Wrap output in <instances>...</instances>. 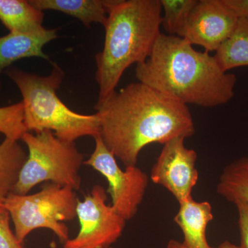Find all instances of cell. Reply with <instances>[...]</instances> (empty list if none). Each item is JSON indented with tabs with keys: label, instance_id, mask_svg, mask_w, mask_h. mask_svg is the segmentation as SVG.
Masks as SVG:
<instances>
[{
	"label": "cell",
	"instance_id": "cell-23",
	"mask_svg": "<svg viewBox=\"0 0 248 248\" xmlns=\"http://www.w3.org/2000/svg\"><path fill=\"white\" fill-rule=\"evenodd\" d=\"M166 248H186L182 242L176 240H170ZM216 248H240L239 246H236L229 241H225L221 243L218 247Z\"/></svg>",
	"mask_w": 248,
	"mask_h": 248
},
{
	"label": "cell",
	"instance_id": "cell-18",
	"mask_svg": "<svg viewBox=\"0 0 248 248\" xmlns=\"http://www.w3.org/2000/svg\"><path fill=\"white\" fill-rule=\"evenodd\" d=\"M198 0H160L161 25L170 35L182 37L187 21Z\"/></svg>",
	"mask_w": 248,
	"mask_h": 248
},
{
	"label": "cell",
	"instance_id": "cell-8",
	"mask_svg": "<svg viewBox=\"0 0 248 248\" xmlns=\"http://www.w3.org/2000/svg\"><path fill=\"white\" fill-rule=\"evenodd\" d=\"M107 192L96 185L84 200L78 202L79 231L63 248H108L123 234L126 221L107 203Z\"/></svg>",
	"mask_w": 248,
	"mask_h": 248
},
{
	"label": "cell",
	"instance_id": "cell-2",
	"mask_svg": "<svg viewBox=\"0 0 248 248\" xmlns=\"http://www.w3.org/2000/svg\"><path fill=\"white\" fill-rule=\"evenodd\" d=\"M139 82L183 104L213 108L230 102L237 78L221 69L214 55L195 50L177 36L160 34L149 58L137 65Z\"/></svg>",
	"mask_w": 248,
	"mask_h": 248
},
{
	"label": "cell",
	"instance_id": "cell-3",
	"mask_svg": "<svg viewBox=\"0 0 248 248\" xmlns=\"http://www.w3.org/2000/svg\"><path fill=\"white\" fill-rule=\"evenodd\" d=\"M102 51L95 56L99 95L95 107L116 91L124 72L149 58L161 26L160 0H107Z\"/></svg>",
	"mask_w": 248,
	"mask_h": 248
},
{
	"label": "cell",
	"instance_id": "cell-9",
	"mask_svg": "<svg viewBox=\"0 0 248 248\" xmlns=\"http://www.w3.org/2000/svg\"><path fill=\"white\" fill-rule=\"evenodd\" d=\"M184 140L174 138L165 143L151 173L152 182L169 191L179 204L192 197L199 180L197 153L187 148Z\"/></svg>",
	"mask_w": 248,
	"mask_h": 248
},
{
	"label": "cell",
	"instance_id": "cell-10",
	"mask_svg": "<svg viewBox=\"0 0 248 248\" xmlns=\"http://www.w3.org/2000/svg\"><path fill=\"white\" fill-rule=\"evenodd\" d=\"M238 18L223 0H198L182 38L208 53L216 52L232 33Z\"/></svg>",
	"mask_w": 248,
	"mask_h": 248
},
{
	"label": "cell",
	"instance_id": "cell-16",
	"mask_svg": "<svg viewBox=\"0 0 248 248\" xmlns=\"http://www.w3.org/2000/svg\"><path fill=\"white\" fill-rule=\"evenodd\" d=\"M27 158L18 141L5 138L0 143V208L13 192Z\"/></svg>",
	"mask_w": 248,
	"mask_h": 248
},
{
	"label": "cell",
	"instance_id": "cell-20",
	"mask_svg": "<svg viewBox=\"0 0 248 248\" xmlns=\"http://www.w3.org/2000/svg\"><path fill=\"white\" fill-rule=\"evenodd\" d=\"M9 213L3 207L0 208V248H25L18 241L10 227Z\"/></svg>",
	"mask_w": 248,
	"mask_h": 248
},
{
	"label": "cell",
	"instance_id": "cell-5",
	"mask_svg": "<svg viewBox=\"0 0 248 248\" xmlns=\"http://www.w3.org/2000/svg\"><path fill=\"white\" fill-rule=\"evenodd\" d=\"M21 140L27 147V158L12 192L28 195L36 186L46 182L79 190L80 170L85 161L75 143L60 140L50 130L27 132Z\"/></svg>",
	"mask_w": 248,
	"mask_h": 248
},
{
	"label": "cell",
	"instance_id": "cell-21",
	"mask_svg": "<svg viewBox=\"0 0 248 248\" xmlns=\"http://www.w3.org/2000/svg\"><path fill=\"white\" fill-rule=\"evenodd\" d=\"M238 211V225H239L241 244L240 248H248V203L238 202L235 203Z\"/></svg>",
	"mask_w": 248,
	"mask_h": 248
},
{
	"label": "cell",
	"instance_id": "cell-4",
	"mask_svg": "<svg viewBox=\"0 0 248 248\" xmlns=\"http://www.w3.org/2000/svg\"><path fill=\"white\" fill-rule=\"evenodd\" d=\"M6 74L22 94L24 125L27 132H53L63 141L75 143L83 137L100 135V120L97 112L82 115L67 107L57 94L64 73L58 63L47 76H40L17 68H9Z\"/></svg>",
	"mask_w": 248,
	"mask_h": 248
},
{
	"label": "cell",
	"instance_id": "cell-12",
	"mask_svg": "<svg viewBox=\"0 0 248 248\" xmlns=\"http://www.w3.org/2000/svg\"><path fill=\"white\" fill-rule=\"evenodd\" d=\"M213 219V209L208 202H196L192 197L179 203L174 221L182 230L186 248H216L209 245L206 228Z\"/></svg>",
	"mask_w": 248,
	"mask_h": 248
},
{
	"label": "cell",
	"instance_id": "cell-7",
	"mask_svg": "<svg viewBox=\"0 0 248 248\" xmlns=\"http://www.w3.org/2000/svg\"><path fill=\"white\" fill-rule=\"evenodd\" d=\"M95 147L84 164L102 174L108 183L107 192L111 206L124 219H133L138 213L148 187V175L137 166L121 169L113 153L108 148L100 135L94 138Z\"/></svg>",
	"mask_w": 248,
	"mask_h": 248
},
{
	"label": "cell",
	"instance_id": "cell-1",
	"mask_svg": "<svg viewBox=\"0 0 248 248\" xmlns=\"http://www.w3.org/2000/svg\"><path fill=\"white\" fill-rule=\"evenodd\" d=\"M94 109L103 141L125 167L137 166L140 153L151 143L164 145L195 133L187 105L141 82L115 91Z\"/></svg>",
	"mask_w": 248,
	"mask_h": 248
},
{
	"label": "cell",
	"instance_id": "cell-13",
	"mask_svg": "<svg viewBox=\"0 0 248 248\" xmlns=\"http://www.w3.org/2000/svg\"><path fill=\"white\" fill-rule=\"evenodd\" d=\"M45 14L27 0H0V21L10 32L30 34L43 30Z\"/></svg>",
	"mask_w": 248,
	"mask_h": 248
},
{
	"label": "cell",
	"instance_id": "cell-19",
	"mask_svg": "<svg viewBox=\"0 0 248 248\" xmlns=\"http://www.w3.org/2000/svg\"><path fill=\"white\" fill-rule=\"evenodd\" d=\"M27 132L22 102L0 107V133L5 138L19 141Z\"/></svg>",
	"mask_w": 248,
	"mask_h": 248
},
{
	"label": "cell",
	"instance_id": "cell-17",
	"mask_svg": "<svg viewBox=\"0 0 248 248\" xmlns=\"http://www.w3.org/2000/svg\"><path fill=\"white\" fill-rule=\"evenodd\" d=\"M218 195L232 203H248V156L227 165L217 186Z\"/></svg>",
	"mask_w": 248,
	"mask_h": 248
},
{
	"label": "cell",
	"instance_id": "cell-22",
	"mask_svg": "<svg viewBox=\"0 0 248 248\" xmlns=\"http://www.w3.org/2000/svg\"><path fill=\"white\" fill-rule=\"evenodd\" d=\"M238 17L248 19V0H223Z\"/></svg>",
	"mask_w": 248,
	"mask_h": 248
},
{
	"label": "cell",
	"instance_id": "cell-6",
	"mask_svg": "<svg viewBox=\"0 0 248 248\" xmlns=\"http://www.w3.org/2000/svg\"><path fill=\"white\" fill-rule=\"evenodd\" d=\"M78 202L76 190L50 183L32 195L11 192L2 207L9 213L15 234L21 244L31 232L40 228L50 230L64 244L69 239L64 222L76 218Z\"/></svg>",
	"mask_w": 248,
	"mask_h": 248
},
{
	"label": "cell",
	"instance_id": "cell-15",
	"mask_svg": "<svg viewBox=\"0 0 248 248\" xmlns=\"http://www.w3.org/2000/svg\"><path fill=\"white\" fill-rule=\"evenodd\" d=\"M223 71L248 66V19L238 18L231 36L214 55Z\"/></svg>",
	"mask_w": 248,
	"mask_h": 248
},
{
	"label": "cell",
	"instance_id": "cell-14",
	"mask_svg": "<svg viewBox=\"0 0 248 248\" xmlns=\"http://www.w3.org/2000/svg\"><path fill=\"white\" fill-rule=\"evenodd\" d=\"M41 11H56L79 19L86 27L93 23L105 24L107 0H29Z\"/></svg>",
	"mask_w": 248,
	"mask_h": 248
},
{
	"label": "cell",
	"instance_id": "cell-24",
	"mask_svg": "<svg viewBox=\"0 0 248 248\" xmlns=\"http://www.w3.org/2000/svg\"></svg>",
	"mask_w": 248,
	"mask_h": 248
},
{
	"label": "cell",
	"instance_id": "cell-11",
	"mask_svg": "<svg viewBox=\"0 0 248 248\" xmlns=\"http://www.w3.org/2000/svg\"><path fill=\"white\" fill-rule=\"evenodd\" d=\"M57 37V29L46 28L34 33L9 32L8 35L0 37V91L1 74L15 62L31 58H40L50 61L48 55L44 53L43 48Z\"/></svg>",
	"mask_w": 248,
	"mask_h": 248
}]
</instances>
